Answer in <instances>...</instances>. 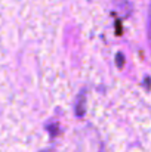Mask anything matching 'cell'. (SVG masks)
<instances>
[{
  "label": "cell",
  "instance_id": "3",
  "mask_svg": "<svg viewBox=\"0 0 151 152\" xmlns=\"http://www.w3.org/2000/svg\"><path fill=\"white\" fill-rule=\"evenodd\" d=\"M117 59H119V66H123V55L122 53L117 55Z\"/></svg>",
  "mask_w": 151,
  "mask_h": 152
},
{
  "label": "cell",
  "instance_id": "1",
  "mask_svg": "<svg viewBox=\"0 0 151 152\" xmlns=\"http://www.w3.org/2000/svg\"><path fill=\"white\" fill-rule=\"evenodd\" d=\"M76 114L79 117H82L85 114V96H80L79 99V103H77V108H76Z\"/></svg>",
  "mask_w": 151,
  "mask_h": 152
},
{
  "label": "cell",
  "instance_id": "2",
  "mask_svg": "<svg viewBox=\"0 0 151 152\" xmlns=\"http://www.w3.org/2000/svg\"><path fill=\"white\" fill-rule=\"evenodd\" d=\"M148 34H150V40H151V7H150V16H148Z\"/></svg>",
  "mask_w": 151,
  "mask_h": 152
}]
</instances>
